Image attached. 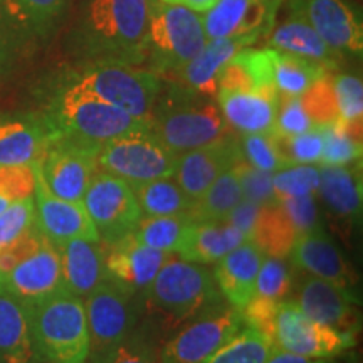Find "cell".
Instances as JSON below:
<instances>
[{"label": "cell", "mask_w": 363, "mask_h": 363, "mask_svg": "<svg viewBox=\"0 0 363 363\" xmlns=\"http://www.w3.org/2000/svg\"><path fill=\"white\" fill-rule=\"evenodd\" d=\"M278 202L283 207L298 235L310 233V230L320 227L315 194L299 195V197H284L279 199Z\"/></svg>", "instance_id": "obj_51"}, {"label": "cell", "mask_w": 363, "mask_h": 363, "mask_svg": "<svg viewBox=\"0 0 363 363\" xmlns=\"http://www.w3.org/2000/svg\"><path fill=\"white\" fill-rule=\"evenodd\" d=\"M264 363H328V360H321V358L299 357V355H294V353L279 350V348L272 347L269 357L266 358Z\"/></svg>", "instance_id": "obj_54"}, {"label": "cell", "mask_w": 363, "mask_h": 363, "mask_svg": "<svg viewBox=\"0 0 363 363\" xmlns=\"http://www.w3.org/2000/svg\"><path fill=\"white\" fill-rule=\"evenodd\" d=\"M103 242L71 239L57 246L62 267V288L78 298H86L110 279L104 261Z\"/></svg>", "instance_id": "obj_24"}, {"label": "cell", "mask_w": 363, "mask_h": 363, "mask_svg": "<svg viewBox=\"0 0 363 363\" xmlns=\"http://www.w3.org/2000/svg\"><path fill=\"white\" fill-rule=\"evenodd\" d=\"M98 145H91L57 133L39 162V172L45 187L67 201H81L96 175Z\"/></svg>", "instance_id": "obj_13"}, {"label": "cell", "mask_w": 363, "mask_h": 363, "mask_svg": "<svg viewBox=\"0 0 363 363\" xmlns=\"http://www.w3.org/2000/svg\"><path fill=\"white\" fill-rule=\"evenodd\" d=\"M247 4L249 0H217L214 7L203 12L202 24L207 40L235 35Z\"/></svg>", "instance_id": "obj_42"}, {"label": "cell", "mask_w": 363, "mask_h": 363, "mask_svg": "<svg viewBox=\"0 0 363 363\" xmlns=\"http://www.w3.org/2000/svg\"><path fill=\"white\" fill-rule=\"evenodd\" d=\"M303 108L316 126H323L338 120V104L335 96L333 76L326 72L320 79L315 81L305 93L299 96Z\"/></svg>", "instance_id": "obj_41"}, {"label": "cell", "mask_w": 363, "mask_h": 363, "mask_svg": "<svg viewBox=\"0 0 363 363\" xmlns=\"http://www.w3.org/2000/svg\"><path fill=\"white\" fill-rule=\"evenodd\" d=\"M323 131V153L320 165H352L360 163L362 158V131L352 130L343 121L321 126Z\"/></svg>", "instance_id": "obj_37"}, {"label": "cell", "mask_w": 363, "mask_h": 363, "mask_svg": "<svg viewBox=\"0 0 363 363\" xmlns=\"http://www.w3.org/2000/svg\"><path fill=\"white\" fill-rule=\"evenodd\" d=\"M296 303L318 323L342 331H352L355 325V294L331 281L308 274L299 286Z\"/></svg>", "instance_id": "obj_22"}, {"label": "cell", "mask_w": 363, "mask_h": 363, "mask_svg": "<svg viewBox=\"0 0 363 363\" xmlns=\"http://www.w3.org/2000/svg\"><path fill=\"white\" fill-rule=\"evenodd\" d=\"M54 135L49 116L0 115V167L39 163Z\"/></svg>", "instance_id": "obj_18"}, {"label": "cell", "mask_w": 363, "mask_h": 363, "mask_svg": "<svg viewBox=\"0 0 363 363\" xmlns=\"http://www.w3.org/2000/svg\"><path fill=\"white\" fill-rule=\"evenodd\" d=\"M272 65V83L279 96H301L310 86L330 72L310 59L293 56V54L276 51L269 48Z\"/></svg>", "instance_id": "obj_31"}, {"label": "cell", "mask_w": 363, "mask_h": 363, "mask_svg": "<svg viewBox=\"0 0 363 363\" xmlns=\"http://www.w3.org/2000/svg\"><path fill=\"white\" fill-rule=\"evenodd\" d=\"M335 96L338 104V120L352 130L362 131L363 118V84L352 74L333 76Z\"/></svg>", "instance_id": "obj_44"}, {"label": "cell", "mask_w": 363, "mask_h": 363, "mask_svg": "<svg viewBox=\"0 0 363 363\" xmlns=\"http://www.w3.org/2000/svg\"><path fill=\"white\" fill-rule=\"evenodd\" d=\"M242 160L239 136L233 131L216 142L180 153L174 179L192 201H197L222 174Z\"/></svg>", "instance_id": "obj_17"}, {"label": "cell", "mask_w": 363, "mask_h": 363, "mask_svg": "<svg viewBox=\"0 0 363 363\" xmlns=\"http://www.w3.org/2000/svg\"><path fill=\"white\" fill-rule=\"evenodd\" d=\"M145 294L150 313L165 325L177 326L220 305L222 294L214 274L203 264L182 259L177 254L163 262Z\"/></svg>", "instance_id": "obj_3"}, {"label": "cell", "mask_w": 363, "mask_h": 363, "mask_svg": "<svg viewBox=\"0 0 363 363\" xmlns=\"http://www.w3.org/2000/svg\"><path fill=\"white\" fill-rule=\"evenodd\" d=\"M262 259H264V252L252 240H244L216 262V269L212 274H214L217 288L227 299V303L238 311H242L254 298L257 272H259Z\"/></svg>", "instance_id": "obj_23"}, {"label": "cell", "mask_w": 363, "mask_h": 363, "mask_svg": "<svg viewBox=\"0 0 363 363\" xmlns=\"http://www.w3.org/2000/svg\"><path fill=\"white\" fill-rule=\"evenodd\" d=\"M150 131L172 152L203 147L233 133L216 98L194 93L175 83L163 84L150 120Z\"/></svg>", "instance_id": "obj_2"}, {"label": "cell", "mask_w": 363, "mask_h": 363, "mask_svg": "<svg viewBox=\"0 0 363 363\" xmlns=\"http://www.w3.org/2000/svg\"><path fill=\"white\" fill-rule=\"evenodd\" d=\"M261 208L262 207L257 206V203H252L246 201V199H242V201L229 212V216L225 217L224 222L234 225L235 229H239L247 239H251L252 229L254 225H256L257 217L261 214Z\"/></svg>", "instance_id": "obj_53"}, {"label": "cell", "mask_w": 363, "mask_h": 363, "mask_svg": "<svg viewBox=\"0 0 363 363\" xmlns=\"http://www.w3.org/2000/svg\"><path fill=\"white\" fill-rule=\"evenodd\" d=\"M189 214L180 216H143L136 224L133 238L145 246L175 254L192 225Z\"/></svg>", "instance_id": "obj_35"}, {"label": "cell", "mask_w": 363, "mask_h": 363, "mask_svg": "<svg viewBox=\"0 0 363 363\" xmlns=\"http://www.w3.org/2000/svg\"><path fill=\"white\" fill-rule=\"evenodd\" d=\"M35 225V207L33 197L11 202L0 212V249L19 239Z\"/></svg>", "instance_id": "obj_46"}, {"label": "cell", "mask_w": 363, "mask_h": 363, "mask_svg": "<svg viewBox=\"0 0 363 363\" xmlns=\"http://www.w3.org/2000/svg\"><path fill=\"white\" fill-rule=\"evenodd\" d=\"M179 155L167 148L152 131H140L103 143L98 169L133 185L174 177Z\"/></svg>", "instance_id": "obj_8"}, {"label": "cell", "mask_w": 363, "mask_h": 363, "mask_svg": "<svg viewBox=\"0 0 363 363\" xmlns=\"http://www.w3.org/2000/svg\"><path fill=\"white\" fill-rule=\"evenodd\" d=\"M34 357L27 305L0 293V363H30Z\"/></svg>", "instance_id": "obj_28"}, {"label": "cell", "mask_w": 363, "mask_h": 363, "mask_svg": "<svg viewBox=\"0 0 363 363\" xmlns=\"http://www.w3.org/2000/svg\"><path fill=\"white\" fill-rule=\"evenodd\" d=\"M320 185V165H291L272 174V189L276 197H299L318 192Z\"/></svg>", "instance_id": "obj_43"}, {"label": "cell", "mask_w": 363, "mask_h": 363, "mask_svg": "<svg viewBox=\"0 0 363 363\" xmlns=\"http://www.w3.org/2000/svg\"><path fill=\"white\" fill-rule=\"evenodd\" d=\"M272 347L299 357L328 360L355 345L352 331H342L311 320L296 301H281L271 331Z\"/></svg>", "instance_id": "obj_9"}, {"label": "cell", "mask_w": 363, "mask_h": 363, "mask_svg": "<svg viewBox=\"0 0 363 363\" xmlns=\"http://www.w3.org/2000/svg\"><path fill=\"white\" fill-rule=\"evenodd\" d=\"M267 44L276 51L310 59L328 71L337 66L340 57V54L335 52L306 21L296 16H291V19L276 27Z\"/></svg>", "instance_id": "obj_29"}, {"label": "cell", "mask_w": 363, "mask_h": 363, "mask_svg": "<svg viewBox=\"0 0 363 363\" xmlns=\"http://www.w3.org/2000/svg\"><path fill=\"white\" fill-rule=\"evenodd\" d=\"M316 125L303 108L299 96H279V108L274 125L276 135L293 136L310 131Z\"/></svg>", "instance_id": "obj_49"}, {"label": "cell", "mask_w": 363, "mask_h": 363, "mask_svg": "<svg viewBox=\"0 0 363 363\" xmlns=\"http://www.w3.org/2000/svg\"><path fill=\"white\" fill-rule=\"evenodd\" d=\"M49 120L57 133L98 147L120 136L150 131L147 121L72 84L57 98Z\"/></svg>", "instance_id": "obj_5"}, {"label": "cell", "mask_w": 363, "mask_h": 363, "mask_svg": "<svg viewBox=\"0 0 363 363\" xmlns=\"http://www.w3.org/2000/svg\"><path fill=\"white\" fill-rule=\"evenodd\" d=\"M165 2L179 4V6L187 7L194 12L203 13V12H207L211 7H214V4L217 2V0H165Z\"/></svg>", "instance_id": "obj_55"}, {"label": "cell", "mask_w": 363, "mask_h": 363, "mask_svg": "<svg viewBox=\"0 0 363 363\" xmlns=\"http://www.w3.org/2000/svg\"><path fill=\"white\" fill-rule=\"evenodd\" d=\"M133 192L143 216L189 214L194 201L177 184L174 177L133 185Z\"/></svg>", "instance_id": "obj_32"}, {"label": "cell", "mask_w": 363, "mask_h": 363, "mask_svg": "<svg viewBox=\"0 0 363 363\" xmlns=\"http://www.w3.org/2000/svg\"><path fill=\"white\" fill-rule=\"evenodd\" d=\"M26 305L35 353L51 363H88L89 331L83 298L61 289Z\"/></svg>", "instance_id": "obj_4"}, {"label": "cell", "mask_w": 363, "mask_h": 363, "mask_svg": "<svg viewBox=\"0 0 363 363\" xmlns=\"http://www.w3.org/2000/svg\"><path fill=\"white\" fill-rule=\"evenodd\" d=\"M244 240L249 239L227 222H192L175 254L197 264H216Z\"/></svg>", "instance_id": "obj_26"}, {"label": "cell", "mask_w": 363, "mask_h": 363, "mask_svg": "<svg viewBox=\"0 0 363 363\" xmlns=\"http://www.w3.org/2000/svg\"><path fill=\"white\" fill-rule=\"evenodd\" d=\"M242 201V190L234 169L222 174L190 208L189 217L195 222H224L229 212Z\"/></svg>", "instance_id": "obj_34"}, {"label": "cell", "mask_w": 363, "mask_h": 363, "mask_svg": "<svg viewBox=\"0 0 363 363\" xmlns=\"http://www.w3.org/2000/svg\"><path fill=\"white\" fill-rule=\"evenodd\" d=\"M251 44V40L247 38H240V35L207 40L202 51L189 65H185L180 71L172 74V83L194 91V93L216 98L217 79H219L222 67L234 54H238L240 49Z\"/></svg>", "instance_id": "obj_25"}, {"label": "cell", "mask_w": 363, "mask_h": 363, "mask_svg": "<svg viewBox=\"0 0 363 363\" xmlns=\"http://www.w3.org/2000/svg\"><path fill=\"white\" fill-rule=\"evenodd\" d=\"M279 4L281 0H249L235 35L247 38L254 44L262 35L269 34L274 27Z\"/></svg>", "instance_id": "obj_47"}, {"label": "cell", "mask_w": 363, "mask_h": 363, "mask_svg": "<svg viewBox=\"0 0 363 363\" xmlns=\"http://www.w3.org/2000/svg\"><path fill=\"white\" fill-rule=\"evenodd\" d=\"M84 299L89 331L88 360L94 362L133 333L138 318L135 293L108 279Z\"/></svg>", "instance_id": "obj_10"}, {"label": "cell", "mask_w": 363, "mask_h": 363, "mask_svg": "<svg viewBox=\"0 0 363 363\" xmlns=\"http://www.w3.org/2000/svg\"><path fill=\"white\" fill-rule=\"evenodd\" d=\"M9 203H11V201H7L6 197H2V195H0V212L4 211V208H6Z\"/></svg>", "instance_id": "obj_56"}, {"label": "cell", "mask_w": 363, "mask_h": 363, "mask_svg": "<svg viewBox=\"0 0 363 363\" xmlns=\"http://www.w3.org/2000/svg\"><path fill=\"white\" fill-rule=\"evenodd\" d=\"M91 363H158V352L143 340L135 338L131 333L106 355Z\"/></svg>", "instance_id": "obj_52"}, {"label": "cell", "mask_w": 363, "mask_h": 363, "mask_svg": "<svg viewBox=\"0 0 363 363\" xmlns=\"http://www.w3.org/2000/svg\"><path fill=\"white\" fill-rule=\"evenodd\" d=\"M288 256L298 269L353 291L355 276L340 247L321 227L299 234Z\"/></svg>", "instance_id": "obj_20"}, {"label": "cell", "mask_w": 363, "mask_h": 363, "mask_svg": "<svg viewBox=\"0 0 363 363\" xmlns=\"http://www.w3.org/2000/svg\"><path fill=\"white\" fill-rule=\"evenodd\" d=\"M276 88L272 83L269 49H240L222 67L217 91H254Z\"/></svg>", "instance_id": "obj_30"}, {"label": "cell", "mask_w": 363, "mask_h": 363, "mask_svg": "<svg viewBox=\"0 0 363 363\" xmlns=\"http://www.w3.org/2000/svg\"><path fill=\"white\" fill-rule=\"evenodd\" d=\"M239 142L244 162L249 163L254 169L274 174V172L283 170L286 167H291L281 157L272 133L240 135Z\"/></svg>", "instance_id": "obj_39"}, {"label": "cell", "mask_w": 363, "mask_h": 363, "mask_svg": "<svg viewBox=\"0 0 363 363\" xmlns=\"http://www.w3.org/2000/svg\"><path fill=\"white\" fill-rule=\"evenodd\" d=\"M246 326L242 313L217 305L190 320L158 352V363H202Z\"/></svg>", "instance_id": "obj_12"}, {"label": "cell", "mask_w": 363, "mask_h": 363, "mask_svg": "<svg viewBox=\"0 0 363 363\" xmlns=\"http://www.w3.org/2000/svg\"><path fill=\"white\" fill-rule=\"evenodd\" d=\"M66 0H0L4 12L17 24L29 27L48 26L56 19Z\"/></svg>", "instance_id": "obj_45"}, {"label": "cell", "mask_w": 363, "mask_h": 363, "mask_svg": "<svg viewBox=\"0 0 363 363\" xmlns=\"http://www.w3.org/2000/svg\"><path fill=\"white\" fill-rule=\"evenodd\" d=\"M207 44L201 13L190 9L157 0L148 29V49L143 65L165 76L175 74L202 51Z\"/></svg>", "instance_id": "obj_6"}, {"label": "cell", "mask_w": 363, "mask_h": 363, "mask_svg": "<svg viewBox=\"0 0 363 363\" xmlns=\"http://www.w3.org/2000/svg\"><path fill=\"white\" fill-rule=\"evenodd\" d=\"M157 0H88L79 43L91 62L115 61L142 66Z\"/></svg>", "instance_id": "obj_1"}, {"label": "cell", "mask_w": 363, "mask_h": 363, "mask_svg": "<svg viewBox=\"0 0 363 363\" xmlns=\"http://www.w3.org/2000/svg\"><path fill=\"white\" fill-rule=\"evenodd\" d=\"M61 289H65L61 256L57 246L48 238L34 252L16 262L11 269L0 272V293L24 303L38 301Z\"/></svg>", "instance_id": "obj_15"}, {"label": "cell", "mask_w": 363, "mask_h": 363, "mask_svg": "<svg viewBox=\"0 0 363 363\" xmlns=\"http://www.w3.org/2000/svg\"><path fill=\"white\" fill-rule=\"evenodd\" d=\"M296 238L298 234L293 224L279 202H276L261 208L249 240H252L264 252V256L288 257Z\"/></svg>", "instance_id": "obj_33"}, {"label": "cell", "mask_w": 363, "mask_h": 363, "mask_svg": "<svg viewBox=\"0 0 363 363\" xmlns=\"http://www.w3.org/2000/svg\"><path fill=\"white\" fill-rule=\"evenodd\" d=\"M35 190V163L34 165L0 167V195L7 201L16 202L33 197Z\"/></svg>", "instance_id": "obj_50"}, {"label": "cell", "mask_w": 363, "mask_h": 363, "mask_svg": "<svg viewBox=\"0 0 363 363\" xmlns=\"http://www.w3.org/2000/svg\"><path fill=\"white\" fill-rule=\"evenodd\" d=\"M272 350L262 331L246 325L202 363H264Z\"/></svg>", "instance_id": "obj_36"}, {"label": "cell", "mask_w": 363, "mask_h": 363, "mask_svg": "<svg viewBox=\"0 0 363 363\" xmlns=\"http://www.w3.org/2000/svg\"><path fill=\"white\" fill-rule=\"evenodd\" d=\"M104 246V261L110 279L135 294L147 291L163 262L170 257L169 252L138 242L133 234Z\"/></svg>", "instance_id": "obj_19"}, {"label": "cell", "mask_w": 363, "mask_h": 363, "mask_svg": "<svg viewBox=\"0 0 363 363\" xmlns=\"http://www.w3.org/2000/svg\"><path fill=\"white\" fill-rule=\"evenodd\" d=\"M35 224L54 246H61L71 239H88L101 242L96 227L91 222L83 201H67L54 195L45 187L35 163V190H34Z\"/></svg>", "instance_id": "obj_16"}, {"label": "cell", "mask_w": 363, "mask_h": 363, "mask_svg": "<svg viewBox=\"0 0 363 363\" xmlns=\"http://www.w3.org/2000/svg\"><path fill=\"white\" fill-rule=\"evenodd\" d=\"M288 2L291 16L306 21L335 52H362V19L347 0H288Z\"/></svg>", "instance_id": "obj_14"}, {"label": "cell", "mask_w": 363, "mask_h": 363, "mask_svg": "<svg viewBox=\"0 0 363 363\" xmlns=\"http://www.w3.org/2000/svg\"><path fill=\"white\" fill-rule=\"evenodd\" d=\"M234 170L238 174L240 190H242V199L261 207L278 202L274 189H272V174L269 172L254 169L244 160L239 162Z\"/></svg>", "instance_id": "obj_48"}, {"label": "cell", "mask_w": 363, "mask_h": 363, "mask_svg": "<svg viewBox=\"0 0 363 363\" xmlns=\"http://www.w3.org/2000/svg\"><path fill=\"white\" fill-rule=\"evenodd\" d=\"M216 101L227 125L240 135L274 133L279 108V93L276 88L254 91L219 89Z\"/></svg>", "instance_id": "obj_21"}, {"label": "cell", "mask_w": 363, "mask_h": 363, "mask_svg": "<svg viewBox=\"0 0 363 363\" xmlns=\"http://www.w3.org/2000/svg\"><path fill=\"white\" fill-rule=\"evenodd\" d=\"M272 135H274L281 157L289 165L320 163L321 153H323V131H321V126H315L310 131L293 136H281L276 133Z\"/></svg>", "instance_id": "obj_40"}, {"label": "cell", "mask_w": 363, "mask_h": 363, "mask_svg": "<svg viewBox=\"0 0 363 363\" xmlns=\"http://www.w3.org/2000/svg\"><path fill=\"white\" fill-rule=\"evenodd\" d=\"M293 289V272L286 257L264 256L257 272L254 296L269 301H286Z\"/></svg>", "instance_id": "obj_38"}, {"label": "cell", "mask_w": 363, "mask_h": 363, "mask_svg": "<svg viewBox=\"0 0 363 363\" xmlns=\"http://www.w3.org/2000/svg\"><path fill=\"white\" fill-rule=\"evenodd\" d=\"M318 194L340 219L355 220L362 212V167L352 165H320Z\"/></svg>", "instance_id": "obj_27"}, {"label": "cell", "mask_w": 363, "mask_h": 363, "mask_svg": "<svg viewBox=\"0 0 363 363\" xmlns=\"http://www.w3.org/2000/svg\"><path fill=\"white\" fill-rule=\"evenodd\" d=\"M81 201L103 244L130 235L143 217L128 182L103 170L96 172Z\"/></svg>", "instance_id": "obj_11"}, {"label": "cell", "mask_w": 363, "mask_h": 363, "mask_svg": "<svg viewBox=\"0 0 363 363\" xmlns=\"http://www.w3.org/2000/svg\"><path fill=\"white\" fill-rule=\"evenodd\" d=\"M71 84L150 123L165 79L138 66L98 61L89 62Z\"/></svg>", "instance_id": "obj_7"}]
</instances>
